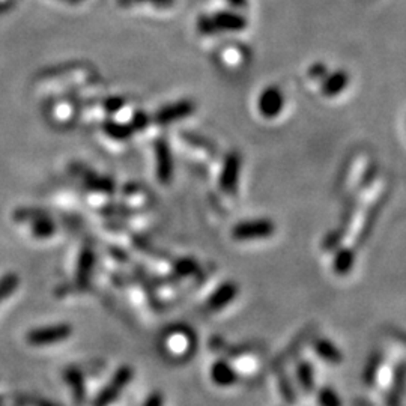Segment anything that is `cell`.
Here are the masks:
<instances>
[{
    "label": "cell",
    "instance_id": "obj_1",
    "mask_svg": "<svg viewBox=\"0 0 406 406\" xmlns=\"http://www.w3.org/2000/svg\"><path fill=\"white\" fill-rule=\"evenodd\" d=\"M275 225L268 218L249 220L241 222L232 229V237L237 241H251V239H265L274 235Z\"/></svg>",
    "mask_w": 406,
    "mask_h": 406
},
{
    "label": "cell",
    "instance_id": "obj_2",
    "mask_svg": "<svg viewBox=\"0 0 406 406\" xmlns=\"http://www.w3.org/2000/svg\"><path fill=\"white\" fill-rule=\"evenodd\" d=\"M73 330L66 323L52 325V327H44L38 330H32L28 334V343L33 346H49L66 340L71 335Z\"/></svg>",
    "mask_w": 406,
    "mask_h": 406
},
{
    "label": "cell",
    "instance_id": "obj_3",
    "mask_svg": "<svg viewBox=\"0 0 406 406\" xmlns=\"http://www.w3.org/2000/svg\"><path fill=\"white\" fill-rule=\"evenodd\" d=\"M285 107L283 92L277 86H268L262 90L258 100L259 113L266 119H274L282 113Z\"/></svg>",
    "mask_w": 406,
    "mask_h": 406
},
{
    "label": "cell",
    "instance_id": "obj_4",
    "mask_svg": "<svg viewBox=\"0 0 406 406\" xmlns=\"http://www.w3.org/2000/svg\"><path fill=\"white\" fill-rule=\"evenodd\" d=\"M241 175V155L238 153H230L220 175V187L227 194H234L238 190V182Z\"/></svg>",
    "mask_w": 406,
    "mask_h": 406
},
{
    "label": "cell",
    "instance_id": "obj_5",
    "mask_svg": "<svg viewBox=\"0 0 406 406\" xmlns=\"http://www.w3.org/2000/svg\"><path fill=\"white\" fill-rule=\"evenodd\" d=\"M213 20L215 23V26L220 30L225 32H242L246 30L249 26L247 18L242 14L237 13V11H217V13L213 16Z\"/></svg>",
    "mask_w": 406,
    "mask_h": 406
},
{
    "label": "cell",
    "instance_id": "obj_6",
    "mask_svg": "<svg viewBox=\"0 0 406 406\" xmlns=\"http://www.w3.org/2000/svg\"><path fill=\"white\" fill-rule=\"evenodd\" d=\"M194 110H196V104L193 101L182 100L160 110L157 114V122L162 125H169L170 122L187 118V116L193 114Z\"/></svg>",
    "mask_w": 406,
    "mask_h": 406
},
{
    "label": "cell",
    "instance_id": "obj_7",
    "mask_svg": "<svg viewBox=\"0 0 406 406\" xmlns=\"http://www.w3.org/2000/svg\"><path fill=\"white\" fill-rule=\"evenodd\" d=\"M350 85V74L345 69H338L322 78L321 90L325 97H338Z\"/></svg>",
    "mask_w": 406,
    "mask_h": 406
},
{
    "label": "cell",
    "instance_id": "obj_8",
    "mask_svg": "<svg viewBox=\"0 0 406 406\" xmlns=\"http://www.w3.org/2000/svg\"><path fill=\"white\" fill-rule=\"evenodd\" d=\"M155 155H157V172L161 182H169L172 179L173 173V161L172 154L166 141H160L155 146Z\"/></svg>",
    "mask_w": 406,
    "mask_h": 406
},
{
    "label": "cell",
    "instance_id": "obj_9",
    "mask_svg": "<svg viewBox=\"0 0 406 406\" xmlns=\"http://www.w3.org/2000/svg\"><path fill=\"white\" fill-rule=\"evenodd\" d=\"M238 297V286L232 282H226L218 286L217 291L208 299V307L211 310H222Z\"/></svg>",
    "mask_w": 406,
    "mask_h": 406
},
{
    "label": "cell",
    "instance_id": "obj_10",
    "mask_svg": "<svg viewBox=\"0 0 406 406\" xmlns=\"http://www.w3.org/2000/svg\"><path fill=\"white\" fill-rule=\"evenodd\" d=\"M131 376H133L131 369H129V367L121 369L119 374L116 375L114 381L109 386V388H107L106 391H104V393L101 394V396H100V399H98V406L107 405L109 402H112V399H113L114 396H118V394H119L121 390H122V387H124L125 384H129Z\"/></svg>",
    "mask_w": 406,
    "mask_h": 406
},
{
    "label": "cell",
    "instance_id": "obj_11",
    "mask_svg": "<svg viewBox=\"0 0 406 406\" xmlns=\"http://www.w3.org/2000/svg\"><path fill=\"white\" fill-rule=\"evenodd\" d=\"M211 379L220 387H230L238 381L235 369L226 362H217L211 367Z\"/></svg>",
    "mask_w": 406,
    "mask_h": 406
},
{
    "label": "cell",
    "instance_id": "obj_12",
    "mask_svg": "<svg viewBox=\"0 0 406 406\" xmlns=\"http://www.w3.org/2000/svg\"><path fill=\"white\" fill-rule=\"evenodd\" d=\"M354 263H355V253L352 251V249H347V247H342L338 250L334 256V273L338 275H347L352 268H354Z\"/></svg>",
    "mask_w": 406,
    "mask_h": 406
},
{
    "label": "cell",
    "instance_id": "obj_13",
    "mask_svg": "<svg viewBox=\"0 0 406 406\" xmlns=\"http://www.w3.org/2000/svg\"><path fill=\"white\" fill-rule=\"evenodd\" d=\"M315 351L322 359H325V362H328V363L338 364V363L342 362V358H343L342 352L338 350V346H335L334 343H331L327 339L316 340Z\"/></svg>",
    "mask_w": 406,
    "mask_h": 406
},
{
    "label": "cell",
    "instance_id": "obj_14",
    "mask_svg": "<svg viewBox=\"0 0 406 406\" xmlns=\"http://www.w3.org/2000/svg\"><path fill=\"white\" fill-rule=\"evenodd\" d=\"M92 266H94V253L90 250H85L81 253V258L78 262V270H77V278L78 282L86 283L89 274L92 273Z\"/></svg>",
    "mask_w": 406,
    "mask_h": 406
},
{
    "label": "cell",
    "instance_id": "obj_15",
    "mask_svg": "<svg viewBox=\"0 0 406 406\" xmlns=\"http://www.w3.org/2000/svg\"><path fill=\"white\" fill-rule=\"evenodd\" d=\"M297 375L299 384L303 386L304 391H311L313 387H315V378H313V369L310 363L301 362L297 367Z\"/></svg>",
    "mask_w": 406,
    "mask_h": 406
},
{
    "label": "cell",
    "instance_id": "obj_16",
    "mask_svg": "<svg viewBox=\"0 0 406 406\" xmlns=\"http://www.w3.org/2000/svg\"><path fill=\"white\" fill-rule=\"evenodd\" d=\"M18 285H20V278L13 273L5 274L2 278H0V301H4L13 295V292L16 291Z\"/></svg>",
    "mask_w": 406,
    "mask_h": 406
},
{
    "label": "cell",
    "instance_id": "obj_17",
    "mask_svg": "<svg viewBox=\"0 0 406 406\" xmlns=\"http://www.w3.org/2000/svg\"><path fill=\"white\" fill-rule=\"evenodd\" d=\"M318 402L321 406H342L339 394L330 387H323L318 393Z\"/></svg>",
    "mask_w": 406,
    "mask_h": 406
},
{
    "label": "cell",
    "instance_id": "obj_18",
    "mask_svg": "<svg viewBox=\"0 0 406 406\" xmlns=\"http://www.w3.org/2000/svg\"><path fill=\"white\" fill-rule=\"evenodd\" d=\"M54 234V225L49 218H38L33 223V235L38 238H49Z\"/></svg>",
    "mask_w": 406,
    "mask_h": 406
},
{
    "label": "cell",
    "instance_id": "obj_19",
    "mask_svg": "<svg viewBox=\"0 0 406 406\" xmlns=\"http://www.w3.org/2000/svg\"><path fill=\"white\" fill-rule=\"evenodd\" d=\"M106 131L116 138H126L130 137L133 131V125H125V124H112L109 122L106 125Z\"/></svg>",
    "mask_w": 406,
    "mask_h": 406
},
{
    "label": "cell",
    "instance_id": "obj_20",
    "mask_svg": "<svg viewBox=\"0 0 406 406\" xmlns=\"http://www.w3.org/2000/svg\"><path fill=\"white\" fill-rule=\"evenodd\" d=\"M197 30H199L202 35H215L218 29L213 20V16L203 14L197 18Z\"/></svg>",
    "mask_w": 406,
    "mask_h": 406
},
{
    "label": "cell",
    "instance_id": "obj_21",
    "mask_svg": "<svg viewBox=\"0 0 406 406\" xmlns=\"http://www.w3.org/2000/svg\"><path fill=\"white\" fill-rule=\"evenodd\" d=\"M309 74L311 78H315V80H322L325 76H327V66H325L322 62H316L315 65H311L310 69H309Z\"/></svg>",
    "mask_w": 406,
    "mask_h": 406
},
{
    "label": "cell",
    "instance_id": "obj_22",
    "mask_svg": "<svg viewBox=\"0 0 406 406\" xmlns=\"http://www.w3.org/2000/svg\"><path fill=\"white\" fill-rule=\"evenodd\" d=\"M196 270V263L190 259H184L178 263V271L182 274H191Z\"/></svg>",
    "mask_w": 406,
    "mask_h": 406
},
{
    "label": "cell",
    "instance_id": "obj_23",
    "mask_svg": "<svg viewBox=\"0 0 406 406\" xmlns=\"http://www.w3.org/2000/svg\"><path fill=\"white\" fill-rule=\"evenodd\" d=\"M146 124H148V116L143 114V113H138L134 118V121H133V129L142 130V129H145Z\"/></svg>",
    "mask_w": 406,
    "mask_h": 406
},
{
    "label": "cell",
    "instance_id": "obj_24",
    "mask_svg": "<svg viewBox=\"0 0 406 406\" xmlns=\"http://www.w3.org/2000/svg\"><path fill=\"white\" fill-rule=\"evenodd\" d=\"M137 2H149L158 8H172L175 5V0H137Z\"/></svg>",
    "mask_w": 406,
    "mask_h": 406
},
{
    "label": "cell",
    "instance_id": "obj_25",
    "mask_svg": "<svg viewBox=\"0 0 406 406\" xmlns=\"http://www.w3.org/2000/svg\"><path fill=\"white\" fill-rule=\"evenodd\" d=\"M226 2L235 9H246L249 6V0H226Z\"/></svg>",
    "mask_w": 406,
    "mask_h": 406
},
{
    "label": "cell",
    "instance_id": "obj_26",
    "mask_svg": "<svg viewBox=\"0 0 406 406\" xmlns=\"http://www.w3.org/2000/svg\"><path fill=\"white\" fill-rule=\"evenodd\" d=\"M121 106H122V101H112V104L107 102V107H109L110 110H116V109L121 107Z\"/></svg>",
    "mask_w": 406,
    "mask_h": 406
},
{
    "label": "cell",
    "instance_id": "obj_27",
    "mask_svg": "<svg viewBox=\"0 0 406 406\" xmlns=\"http://www.w3.org/2000/svg\"><path fill=\"white\" fill-rule=\"evenodd\" d=\"M66 2H73V4H77V2H80V0H66Z\"/></svg>",
    "mask_w": 406,
    "mask_h": 406
}]
</instances>
